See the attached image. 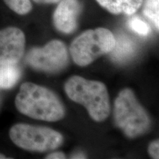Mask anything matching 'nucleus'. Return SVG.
<instances>
[{
	"instance_id": "nucleus-13",
	"label": "nucleus",
	"mask_w": 159,
	"mask_h": 159,
	"mask_svg": "<svg viewBox=\"0 0 159 159\" xmlns=\"http://www.w3.org/2000/svg\"><path fill=\"white\" fill-rule=\"evenodd\" d=\"M11 11L19 15H26L32 10L30 0H3Z\"/></svg>"
},
{
	"instance_id": "nucleus-2",
	"label": "nucleus",
	"mask_w": 159,
	"mask_h": 159,
	"mask_svg": "<svg viewBox=\"0 0 159 159\" xmlns=\"http://www.w3.org/2000/svg\"><path fill=\"white\" fill-rule=\"evenodd\" d=\"M64 89L69 99L83 105L94 120L102 122L108 116L111 109L109 96L102 83L75 75L66 81Z\"/></svg>"
},
{
	"instance_id": "nucleus-7",
	"label": "nucleus",
	"mask_w": 159,
	"mask_h": 159,
	"mask_svg": "<svg viewBox=\"0 0 159 159\" xmlns=\"http://www.w3.org/2000/svg\"><path fill=\"white\" fill-rule=\"evenodd\" d=\"M25 35L16 27L0 30V66L17 64L24 56Z\"/></svg>"
},
{
	"instance_id": "nucleus-5",
	"label": "nucleus",
	"mask_w": 159,
	"mask_h": 159,
	"mask_svg": "<svg viewBox=\"0 0 159 159\" xmlns=\"http://www.w3.org/2000/svg\"><path fill=\"white\" fill-rule=\"evenodd\" d=\"M11 141L19 148L43 152L58 148L62 144V135L52 129L28 124H16L9 131Z\"/></svg>"
},
{
	"instance_id": "nucleus-4",
	"label": "nucleus",
	"mask_w": 159,
	"mask_h": 159,
	"mask_svg": "<svg viewBox=\"0 0 159 159\" xmlns=\"http://www.w3.org/2000/svg\"><path fill=\"white\" fill-rule=\"evenodd\" d=\"M116 38L109 30L99 27L89 30L77 37L70 46L74 62L80 66H88L114 48Z\"/></svg>"
},
{
	"instance_id": "nucleus-3",
	"label": "nucleus",
	"mask_w": 159,
	"mask_h": 159,
	"mask_svg": "<svg viewBox=\"0 0 159 159\" xmlns=\"http://www.w3.org/2000/svg\"><path fill=\"white\" fill-rule=\"evenodd\" d=\"M115 124L125 136L134 139L144 134L150 127V119L139 104L132 90L125 89L114 102Z\"/></svg>"
},
{
	"instance_id": "nucleus-12",
	"label": "nucleus",
	"mask_w": 159,
	"mask_h": 159,
	"mask_svg": "<svg viewBox=\"0 0 159 159\" xmlns=\"http://www.w3.org/2000/svg\"><path fill=\"white\" fill-rule=\"evenodd\" d=\"M143 13L152 21L157 30L159 28V0H145Z\"/></svg>"
},
{
	"instance_id": "nucleus-9",
	"label": "nucleus",
	"mask_w": 159,
	"mask_h": 159,
	"mask_svg": "<svg viewBox=\"0 0 159 159\" xmlns=\"http://www.w3.org/2000/svg\"><path fill=\"white\" fill-rule=\"evenodd\" d=\"M99 5L113 14H134L140 8L143 0H96Z\"/></svg>"
},
{
	"instance_id": "nucleus-10",
	"label": "nucleus",
	"mask_w": 159,
	"mask_h": 159,
	"mask_svg": "<svg viewBox=\"0 0 159 159\" xmlns=\"http://www.w3.org/2000/svg\"><path fill=\"white\" fill-rule=\"evenodd\" d=\"M136 50L135 43L126 36H119L116 39V43L110 52L111 57L116 62H124L132 57Z\"/></svg>"
},
{
	"instance_id": "nucleus-1",
	"label": "nucleus",
	"mask_w": 159,
	"mask_h": 159,
	"mask_svg": "<svg viewBox=\"0 0 159 159\" xmlns=\"http://www.w3.org/2000/svg\"><path fill=\"white\" fill-rule=\"evenodd\" d=\"M15 105L21 114L39 120L56 122L65 115L64 106L55 94L33 83L21 85Z\"/></svg>"
},
{
	"instance_id": "nucleus-8",
	"label": "nucleus",
	"mask_w": 159,
	"mask_h": 159,
	"mask_svg": "<svg viewBox=\"0 0 159 159\" xmlns=\"http://www.w3.org/2000/svg\"><path fill=\"white\" fill-rule=\"evenodd\" d=\"M81 8L78 0H62L53 16L55 28L66 34L74 32L77 27V19Z\"/></svg>"
},
{
	"instance_id": "nucleus-15",
	"label": "nucleus",
	"mask_w": 159,
	"mask_h": 159,
	"mask_svg": "<svg viewBox=\"0 0 159 159\" xmlns=\"http://www.w3.org/2000/svg\"><path fill=\"white\" fill-rule=\"evenodd\" d=\"M148 152L153 158H159V143L158 141H154L150 143L148 148Z\"/></svg>"
},
{
	"instance_id": "nucleus-18",
	"label": "nucleus",
	"mask_w": 159,
	"mask_h": 159,
	"mask_svg": "<svg viewBox=\"0 0 159 159\" xmlns=\"http://www.w3.org/2000/svg\"><path fill=\"white\" fill-rule=\"evenodd\" d=\"M86 158V157H85L83 154H81V153L75 154L73 155L72 157H71V158Z\"/></svg>"
},
{
	"instance_id": "nucleus-11",
	"label": "nucleus",
	"mask_w": 159,
	"mask_h": 159,
	"mask_svg": "<svg viewBox=\"0 0 159 159\" xmlns=\"http://www.w3.org/2000/svg\"><path fill=\"white\" fill-rule=\"evenodd\" d=\"M21 77V70L16 64L0 66V89H11Z\"/></svg>"
},
{
	"instance_id": "nucleus-17",
	"label": "nucleus",
	"mask_w": 159,
	"mask_h": 159,
	"mask_svg": "<svg viewBox=\"0 0 159 159\" xmlns=\"http://www.w3.org/2000/svg\"><path fill=\"white\" fill-rule=\"evenodd\" d=\"M33 1L39 4H55L59 2L61 0H33Z\"/></svg>"
},
{
	"instance_id": "nucleus-14",
	"label": "nucleus",
	"mask_w": 159,
	"mask_h": 159,
	"mask_svg": "<svg viewBox=\"0 0 159 159\" xmlns=\"http://www.w3.org/2000/svg\"><path fill=\"white\" fill-rule=\"evenodd\" d=\"M128 26L135 33H138L139 35H144V36L150 34L151 31L150 26L138 17H134L130 19L128 21Z\"/></svg>"
},
{
	"instance_id": "nucleus-19",
	"label": "nucleus",
	"mask_w": 159,
	"mask_h": 159,
	"mask_svg": "<svg viewBox=\"0 0 159 159\" xmlns=\"http://www.w3.org/2000/svg\"><path fill=\"white\" fill-rule=\"evenodd\" d=\"M6 158H7L5 156V155L0 153V159H6Z\"/></svg>"
},
{
	"instance_id": "nucleus-16",
	"label": "nucleus",
	"mask_w": 159,
	"mask_h": 159,
	"mask_svg": "<svg viewBox=\"0 0 159 159\" xmlns=\"http://www.w3.org/2000/svg\"><path fill=\"white\" fill-rule=\"evenodd\" d=\"M66 157L63 152H55L53 153H51L46 157L47 159H61V158H66Z\"/></svg>"
},
{
	"instance_id": "nucleus-6",
	"label": "nucleus",
	"mask_w": 159,
	"mask_h": 159,
	"mask_svg": "<svg viewBox=\"0 0 159 159\" xmlns=\"http://www.w3.org/2000/svg\"><path fill=\"white\" fill-rule=\"evenodd\" d=\"M26 62L37 71L56 73L68 64L66 45L58 40H52L43 47H34L27 52Z\"/></svg>"
}]
</instances>
